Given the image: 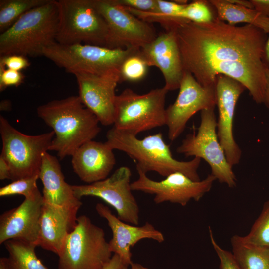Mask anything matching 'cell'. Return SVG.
I'll use <instances>...</instances> for the list:
<instances>
[{
  "instance_id": "484cf974",
  "label": "cell",
  "mask_w": 269,
  "mask_h": 269,
  "mask_svg": "<svg viewBox=\"0 0 269 269\" xmlns=\"http://www.w3.org/2000/svg\"><path fill=\"white\" fill-rule=\"evenodd\" d=\"M50 0H0V33L11 26L26 12L42 5Z\"/></svg>"
},
{
  "instance_id": "4dcf8cb0",
  "label": "cell",
  "mask_w": 269,
  "mask_h": 269,
  "mask_svg": "<svg viewBox=\"0 0 269 269\" xmlns=\"http://www.w3.org/2000/svg\"><path fill=\"white\" fill-rule=\"evenodd\" d=\"M211 244L220 261V269H241L235 260L232 252L222 248L214 239L212 230L209 227Z\"/></svg>"
},
{
  "instance_id": "83f0119b",
  "label": "cell",
  "mask_w": 269,
  "mask_h": 269,
  "mask_svg": "<svg viewBox=\"0 0 269 269\" xmlns=\"http://www.w3.org/2000/svg\"><path fill=\"white\" fill-rule=\"evenodd\" d=\"M241 237L248 243L269 247V200L264 203L249 232Z\"/></svg>"
},
{
  "instance_id": "d4e9b609",
  "label": "cell",
  "mask_w": 269,
  "mask_h": 269,
  "mask_svg": "<svg viewBox=\"0 0 269 269\" xmlns=\"http://www.w3.org/2000/svg\"><path fill=\"white\" fill-rule=\"evenodd\" d=\"M4 245L9 269H48L37 257L36 245L19 239L9 240Z\"/></svg>"
},
{
  "instance_id": "6da1fadb",
  "label": "cell",
  "mask_w": 269,
  "mask_h": 269,
  "mask_svg": "<svg viewBox=\"0 0 269 269\" xmlns=\"http://www.w3.org/2000/svg\"><path fill=\"white\" fill-rule=\"evenodd\" d=\"M168 30L175 34L184 70L201 85L216 87L217 77L225 75L242 83L256 103H263L268 34L250 24H229L217 17L205 23L177 20Z\"/></svg>"
},
{
  "instance_id": "9a60e30c",
  "label": "cell",
  "mask_w": 269,
  "mask_h": 269,
  "mask_svg": "<svg viewBox=\"0 0 269 269\" xmlns=\"http://www.w3.org/2000/svg\"><path fill=\"white\" fill-rule=\"evenodd\" d=\"M79 95L83 105L105 126L113 125L116 86L119 72L105 74L76 73Z\"/></svg>"
},
{
  "instance_id": "d6986e66",
  "label": "cell",
  "mask_w": 269,
  "mask_h": 269,
  "mask_svg": "<svg viewBox=\"0 0 269 269\" xmlns=\"http://www.w3.org/2000/svg\"><path fill=\"white\" fill-rule=\"evenodd\" d=\"M98 214L107 220L112 232L109 244L111 252L118 255L127 265L130 266L132 254L131 249L139 241L150 239L159 243L164 241L163 234L150 223L141 226L125 222L114 215L109 208L98 203L95 206Z\"/></svg>"
},
{
  "instance_id": "603a6c76",
  "label": "cell",
  "mask_w": 269,
  "mask_h": 269,
  "mask_svg": "<svg viewBox=\"0 0 269 269\" xmlns=\"http://www.w3.org/2000/svg\"><path fill=\"white\" fill-rule=\"evenodd\" d=\"M209 3L216 9L217 18L230 25L246 23L269 34V18L260 12L246 7L232 4L227 0H210Z\"/></svg>"
},
{
  "instance_id": "f1b7e54d",
  "label": "cell",
  "mask_w": 269,
  "mask_h": 269,
  "mask_svg": "<svg viewBox=\"0 0 269 269\" xmlns=\"http://www.w3.org/2000/svg\"><path fill=\"white\" fill-rule=\"evenodd\" d=\"M207 3L205 0H194L186 5L174 19L185 20L196 23L210 22L215 17Z\"/></svg>"
},
{
  "instance_id": "3957f363",
  "label": "cell",
  "mask_w": 269,
  "mask_h": 269,
  "mask_svg": "<svg viewBox=\"0 0 269 269\" xmlns=\"http://www.w3.org/2000/svg\"><path fill=\"white\" fill-rule=\"evenodd\" d=\"M105 142L112 149L123 151L134 160L137 171L145 174L154 171L165 177L179 172L193 181L201 180L197 171L201 159L195 157L189 161L175 159L161 133L141 139L113 127L107 132Z\"/></svg>"
},
{
  "instance_id": "f35d334b",
  "label": "cell",
  "mask_w": 269,
  "mask_h": 269,
  "mask_svg": "<svg viewBox=\"0 0 269 269\" xmlns=\"http://www.w3.org/2000/svg\"><path fill=\"white\" fill-rule=\"evenodd\" d=\"M232 4L254 9L253 5L250 0H227Z\"/></svg>"
},
{
  "instance_id": "7bdbcfd3",
  "label": "cell",
  "mask_w": 269,
  "mask_h": 269,
  "mask_svg": "<svg viewBox=\"0 0 269 269\" xmlns=\"http://www.w3.org/2000/svg\"><path fill=\"white\" fill-rule=\"evenodd\" d=\"M130 266V269H148L140 264L133 262L131 264Z\"/></svg>"
},
{
  "instance_id": "f546056e",
  "label": "cell",
  "mask_w": 269,
  "mask_h": 269,
  "mask_svg": "<svg viewBox=\"0 0 269 269\" xmlns=\"http://www.w3.org/2000/svg\"><path fill=\"white\" fill-rule=\"evenodd\" d=\"M39 175L19 179L0 188V196L21 195L29 197L38 188L37 181Z\"/></svg>"
},
{
  "instance_id": "8992f818",
  "label": "cell",
  "mask_w": 269,
  "mask_h": 269,
  "mask_svg": "<svg viewBox=\"0 0 269 269\" xmlns=\"http://www.w3.org/2000/svg\"><path fill=\"white\" fill-rule=\"evenodd\" d=\"M2 149L0 157L8 164L10 179L39 175L44 153L48 152L54 137L51 132L34 135L25 134L0 116Z\"/></svg>"
},
{
  "instance_id": "e575fe53",
  "label": "cell",
  "mask_w": 269,
  "mask_h": 269,
  "mask_svg": "<svg viewBox=\"0 0 269 269\" xmlns=\"http://www.w3.org/2000/svg\"><path fill=\"white\" fill-rule=\"evenodd\" d=\"M129 266L118 255L114 254L103 269H129Z\"/></svg>"
},
{
  "instance_id": "ba28073f",
  "label": "cell",
  "mask_w": 269,
  "mask_h": 269,
  "mask_svg": "<svg viewBox=\"0 0 269 269\" xmlns=\"http://www.w3.org/2000/svg\"><path fill=\"white\" fill-rule=\"evenodd\" d=\"M59 25L56 42L107 47L108 29L93 0H58Z\"/></svg>"
},
{
  "instance_id": "ab89813d",
  "label": "cell",
  "mask_w": 269,
  "mask_h": 269,
  "mask_svg": "<svg viewBox=\"0 0 269 269\" xmlns=\"http://www.w3.org/2000/svg\"><path fill=\"white\" fill-rule=\"evenodd\" d=\"M264 62L266 66L269 68V34L266 43L264 55Z\"/></svg>"
},
{
  "instance_id": "2e32d148",
  "label": "cell",
  "mask_w": 269,
  "mask_h": 269,
  "mask_svg": "<svg viewBox=\"0 0 269 269\" xmlns=\"http://www.w3.org/2000/svg\"><path fill=\"white\" fill-rule=\"evenodd\" d=\"M245 87L237 80L225 75L217 77L216 91L219 118L217 136L227 160L232 167L239 163L241 150L233 136V122L237 102Z\"/></svg>"
},
{
  "instance_id": "8d00e7d4",
  "label": "cell",
  "mask_w": 269,
  "mask_h": 269,
  "mask_svg": "<svg viewBox=\"0 0 269 269\" xmlns=\"http://www.w3.org/2000/svg\"><path fill=\"white\" fill-rule=\"evenodd\" d=\"M10 169L6 162L0 157V179H10Z\"/></svg>"
},
{
  "instance_id": "8fae6325",
  "label": "cell",
  "mask_w": 269,
  "mask_h": 269,
  "mask_svg": "<svg viewBox=\"0 0 269 269\" xmlns=\"http://www.w3.org/2000/svg\"><path fill=\"white\" fill-rule=\"evenodd\" d=\"M108 29L107 47L140 49L157 36L153 26L131 13L114 0H93Z\"/></svg>"
},
{
  "instance_id": "836d02e7",
  "label": "cell",
  "mask_w": 269,
  "mask_h": 269,
  "mask_svg": "<svg viewBox=\"0 0 269 269\" xmlns=\"http://www.w3.org/2000/svg\"><path fill=\"white\" fill-rule=\"evenodd\" d=\"M0 63L6 69L18 71L30 66V62L27 57L21 55L0 56Z\"/></svg>"
},
{
  "instance_id": "60d3db41",
  "label": "cell",
  "mask_w": 269,
  "mask_h": 269,
  "mask_svg": "<svg viewBox=\"0 0 269 269\" xmlns=\"http://www.w3.org/2000/svg\"><path fill=\"white\" fill-rule=\"evenodd\" d=\"M12 108L11 102L7 99L3 100L0 102V110L2 111H10Z\"/></svg>"
},
{
  "instance_id": "52a82bcc",
  "label": "cell",
  "mask_w": 269,
  "mask_h": 269,
  "mask_svg": "<svg viewBox=\"0 0 269 269\" xmlns=\"http://www.w3.org/2000/svg\"><path fill=\"white\" fill-rule=\"evenodd\" d=\"M77 222L58 255V269H103L113 256L104 230L84 215Z\"/></svg>"
},
{
  "instance_id": "7402d4cb",
  "label": "cell",
  "mask_w": 269,
  "mask_h": 269,
  "mask_svg": "<svg viewBox=\"0 0 269 269\" xmlns=\"http://www.w3.org/2000/svg\"><path fill=\"white\" fill-rule=\"evenodd\" d=\"M39 179L43 186L44 202L62 207H81L82 203L75 196L72 185L65 180L58 159L48 152L43 155Z\"/></svg>"
},
{
  "instance_id": "5bb4252c",
  "label": "cell",
  "mask_w": 269,
  "mask_h": 269,
  "mask_svg": "<svg viewBox=\"0 0 269 269\" xmlns=\"http://www.w3.org/2000/svg\"><path fill=\"white\" fill-rule=\"evenodd\" d=\"M179 92L175 102L166 109L168 138L176 140L196 113L217 105L216 87L201 85L190 72L184 70Z\"/></svg>"
},
{
  "instance_id": "7a4b0ae2",
  "label": "cell",
  "mask_w": 269,
  "mask_h": 269,
  "mask_svg": "<svg viewBox=\"0 0 269 269\" xmlns=\"http://www.w3.org/2000/svg\"><path fill=\"white\" fill-rule=\"evenodd\" d=\"M36 111L55 134L49 150L56 151L61 159L72 156L101 131L98 119L78 96L49 101L38 106Z\"/></svg>"
},
{
  "instance_id": "ac0fdd59",
  "label": "cell",
  "mask_w": 269,
  "mask_h": 269,
  "mask_svg": "<svg viewBox=\"0 0 269 269\" xmlns=\"http://www.w3.org/2000/svg\"><path fill=\"white\" fill-rule=\"evenodd\" d=\"M148 66H155L162 74L164 87L168 91L179 89L184 69L174 32L166 30L140 48Z\"/></svg>"
},
{
  "instance_id": "d6a6232c",
  "label": "cell",
  "mask_w": 269,
  "mask_h": 269,
  "mask_svg": "<svg viewBox=\"0 0 269 269\" xmlns=\"http://www.w3.org/2000/svg\"><path fill=\"white\" fill-rule=\"evenodd\" d=\"M118 4L134 10L155 13L157 11L156 0H114Z\"/></svg>"
},
{
  "instance_id": "e0dca14e",
  "label": "cell",
  "mask_w": 269,
  "mask_h": 269,
  "mask_svg": "<svg viewBox=\"0 0 269 269\" xmlns=\"http://www.w3.org/2000/svg\"><path fill=\"white\" fill-rule=\"evenodd\" d=\"M43 202L38 188L19 206L2 213L0 216V244L19 239L36 245Z\"/></svg>"
},
{
  "instance_id": "5b68a950",
  "label": "cell",
  "mask_w": 269,
  "mask_h": 269,
  "mask_svg": "<svg viewBox=\"0 0 269 269\" xmlns=\"http://www.w3.org/2000/svg\"><path fill=\"white\" fill-rule=\"evenodd\" d=\"M163 87L139 94L125 89L115 100L113 127L134 135L166 125V94Z\"/></svg>"
},
{
  "instance_id": "d590c367",
  "label": "cell",
  "mask_w": 269,
  "mask_h": 269,
  "mask_svg": "<svg viewBox=\"0 0 269 269\" xmlns=\"http://www.w3.org/2000/svg\"><path fill=\"white\" fill-rule=\"evenodd\" d=\"M254 9L269 18V0H250Z\"/></svg>"
},
{
  "instance_id": "b9f144b4",
  "label": "cell",
  "mask_w": 269,
  "mask_h": 269,
  "mask_svg": "<svg viewBox=\"0 0 269 269\" xmlns=\"http://www.w3.org/2000/svg\"><path fill=\"white\" fill-rule=\"evenodd\" d=\"M0 269H9L7 257L0 258Z\"/></svg>"
},
{
  "instance_id": "44dd1931",
  "label": "cell",
  "mask_w": 269,
  "mask_h": 269,
  "mask_svg": "<svg viewBox=\"0 0 269 269\" xmlns=\"http://www.w3.org/2000/svg\"><path fill=\"white\" fill-rule=\"evenodd\" d=\"M113 150L105 142H86L71 156L74 172L87 184L107 178L116 164Z\"/></svg>"
},
{
  "instance_id": "ffe728a7",
  "label": "cell",
  "mask_w": 269,
  "mask_h": 269,
  "mask_svg": "<svg viewBox=\"0 0 269 269\" xmlns=\"http://www.w3.org/2000/svg\"><path fill=\"white\" fill-rule=\"evenodd\" d=\"M80 208L43 202L37 246L57 255L69 233L75 228Z\"/></svg>"
},
{
  "instance_id": "277c9868",
  "label": "cell",
  "mask_w": 269,
  "mask_h": 269,
  "mask_svg": "<svg viewBox=\"0 0 269 269\" xmlns=\"http://www.w3.org/2000/svg\"><path fill=\"white\" fill-rule=\"evenodd\" d=\"M58 25L57 0L31 9L0 34V56H42L45 48L56 42Z\"/></svg>"
},
{
  "instance_id": "7c38bea8",
  "label": "cell",
  "mask_w": 269,
  "mask_h": 269,
  "mask_svg": "<svg viewBox=\"0 0 269 269\" xmlns=\"http://www.w3.org/2000/svg\"><path fill=\"white\" fill-rule=\"evenodd\" d=\"M131 176L129 167L121 166L103 180L85 185H72V188L78 199L84 196L98 197L115 209L120 220L138 225L139 208L132 193Z\"/></svg>"
},
{
  "instance_id": "9c48e42d",
  "label": "cell",
  "mask_w": 269,
  "mask_h": 269,
  "mask_svg": "<svg viewBox=\"0 0 269 269\" xmlns=\"http://www.w3.org/2000/svg\"><path fill=\"white\" fill-rule=\"evenodd\" d=\"M139 49H111L86 44L63 45L55 42L45 48L42 56L68 73L105 74L119 72L123 61Z\"/></svg>"
},
{
  "instance_id": "1f68e13d",
  "label": "cell",
  "mask_w": 269,
  "mask_h": 269,
  "mask_svg": "<svg viewBox=\"0 0 269 269\" xmlns=\"http://www.w3.org/2000/svg\"><path fill=\"white\" fill-rule=\"evenodd\" d=\"M25 76L21 71L6 69L0 63V91L9 86L18 87L21 85Z\"/></svg>"
},
{
  "instance_id": "30bf717a",
  "label": "cell",
  "mask_w": 269,
  "mask_h": 269,
  "mask_svg": "<svg viewBox=\"0 0 269 269\" xmlns=\"http://www.w3.org/2000/svg\"><path fill=\"white\" fill-rule=\"evenodd\" d=\"M214 108L201 111V122L197 134L187 135L176 151L187 157L203 159L209 165L211 174L216 180L232 188L236 186V178L218 139Z\"/></svg>"
},
{
  "instance_id": "cb8c5ba5",
  "label": "cell",
  "mask_w": 269,
  "mask_h": 269,
  "mask_svg": "<svg viewBox=\"0 0 269 269\" xmlns=\"http://www.w3.org/2000/svg\"><path fill=\"white\" fill-rule=\"evenodd\" d=\"M233 256L241 269H269V247L248 243L241 236L231 238Z\"/></svg>"
},
{
  "instance_id": "74e56055",
  "label": "cell",
  "mask_w": 269,
  "mask_h": 269,
  "mask_svg": "<svg viewBox=\"0 0 269 269\" xmlns=\"http://www.w3.org/2000/svg\"><path fill=\"white\" fill-rule=\"evenodd\" d=\"M266 85L263 103L269 109V68H267L266 72Z\"/></svg>"
},
{
  "instance_id": "4fadbf2b",
  "label": "cell",
  "mask_w": 269,
  "mask_h": 269,
  "mask_svg": "<svg viewBox=\"0 0 269 269\" xmlns=\"http://www.w3.org/2000/svg\"><path fill=\"white\" fill-rule=\"evenodd\" d=\"M137 173L138 179L131 183L132 190L154 195L153 200L158 204L169 202L185 206L192 199L199 201L211 190L216 180L210 174L202 180L195 181L177 172L157 181L151 179L142 172Z\"/></svg>"
},
{
  "instance_id": "4316f807",
  "label": "cell",
  "mask_w": 269,
  "mask_h": 269,
  "mask_svg": "<svg viewBox=\"0 0 269 269\" xmlns=\"http://www.w3.org/2000/svg\"><path fill=\"white\" fill-rule=\"evenodd\" d=\"M148 65L142 55L140 49L129 55L122 62L119 69L120 82H136L146 75Z\"/></svg>"
}]
</instances>
